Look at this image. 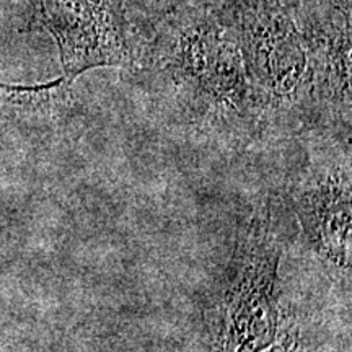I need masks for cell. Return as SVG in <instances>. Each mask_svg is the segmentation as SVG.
Wrapping results in <instances>:
<instances>
[{
    "label": "cell",
    "mask_w": 352,
    "mask_h": 352,
    "mask_svg": "<svg viewBox=\"0 0 352 352\" xmlns=\"http://www.w3.org/2000/svg\"><path fill=\"white\" fill-rule=\"evenodd\" d=\"M258 120L351 121V38L320 28L300 2L241 0L232 8Z\"/></svg>",
    "instance_id": "1"
},
{
    "label": "cell",
    "mask_w": 352,
    "mask_h": 352,
    "mask_svg": "<svg viewBox=\"0 0 352 352\" xmlns=\"http://www.w3.org/2000/svg\"><path fill=\"white\" fill-rule=\"evenodd\" d=\"M157 23L162 28L144 47L140 67L202 120L226 126L258 120L232 12L179 6Z\"/></svg>",
    "instance_id": "2"
},
{
    "label": "cell",
    "mask_w": 352,
    "mask_h": 352,
    "mask_svg": "<svg viewBox=\"0 0 352 352\" xmlns=\"http://www.w3.org/2000/svg\"><path fill=\"white\" fill-rule=\"evenodd\" d=\"M280 256L270 209L259 210L236 240L220 294L212 352H263L274 344Z\"/></svg>",
    "instance_id": "3"
},
{
    "label": "cell",
    "mask_w": 352,
    "mask_h": 352,
    "mask_svg": "<svg viewBox=\"0 0 352 352\" xmlns=\"http://www.w3.org/2000/svg\"><path fill=\"white\" fill-rule=\"evenodd\" d=\"M38 10L69 83L96 67H140L144 47L131 32L122 0H38Z\"/></svg>",
    "instance_id": "4"
},
{
    "label": "cell",
    "mask_w": 352,
    "mask_h": 352,
    "mask_svg": "<svg viewBox=\"0 0 352 352\" xmlns=\"http://www.w3.org/2000/svg\"><path fill=\"white\" fill-rule=\"evenodd\" d=\"M294 208L303 235L338 283H351V175L328 166L297 186Z\"/></svg>",
    "instance_id": "5"
},
{
    "label": "cell",
    "mask_w": 352,
    "mask_h": 352,
    "mask_svg": "<svg viewBox=\"0 0 352 352\" xmlns=\"http://www.w3.org/2000/svg\"><path fill=\"white\" fill-rule=\"evenodd\" d=\"M267 352H315V346L300 328L290 324L279 344L272 346Z\"/></svg>",
    "instance_id": "6"
},
{
    "label": "cell",
    "mask_w": 352,
    "mask_h": 352,
    "mask_svg": "<svg viewBox=\"0 0 352 352\" xmlns=\"http://www.w3.org/2000/svg\"><path fill=\"white\" fill-rule=\"evenodd\" d=\"M126 2L155 21L165 19L182 6L179 0H126Z\"/></svg>",
    "instance_id": "7"
}]
</instances>
